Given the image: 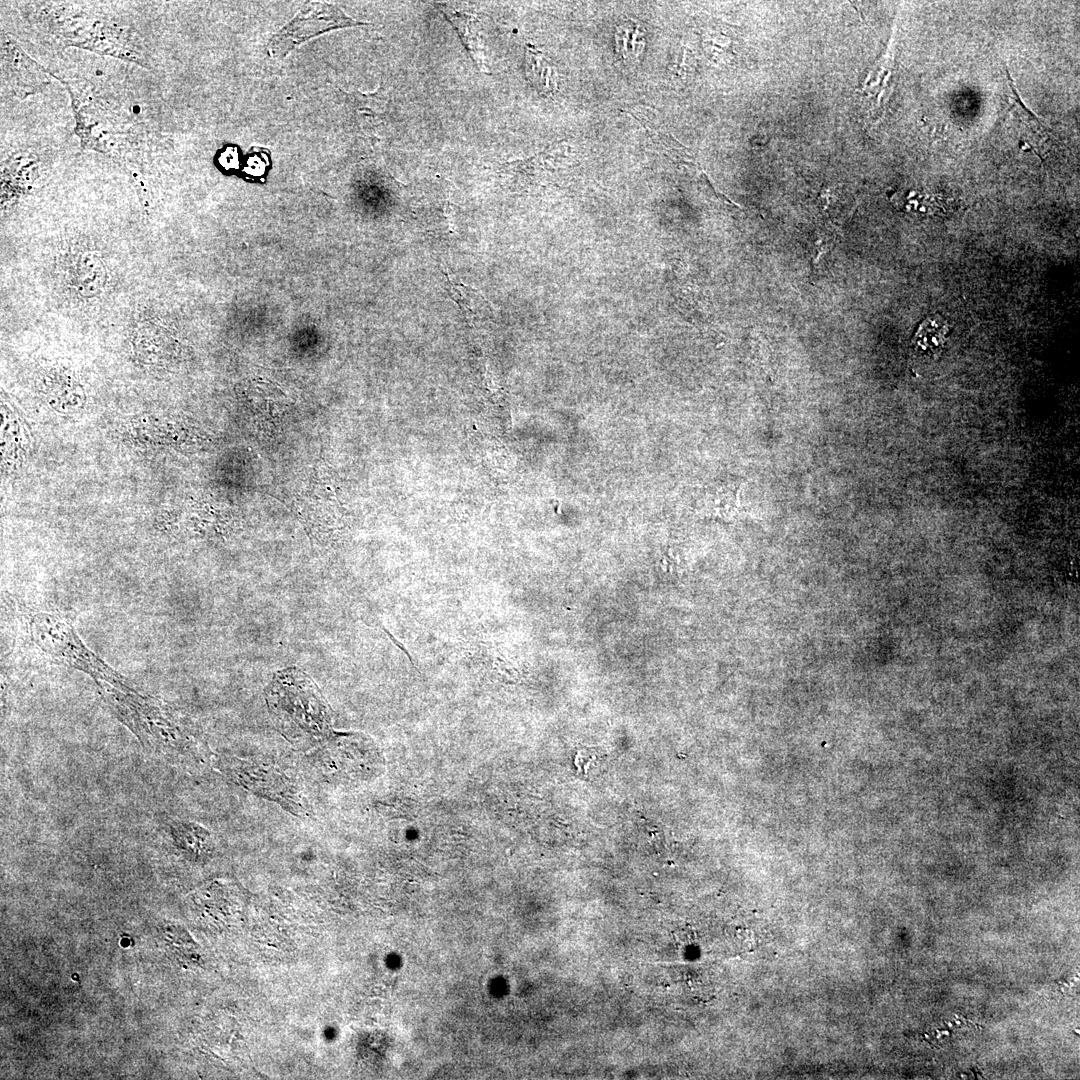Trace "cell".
Here are the masks:
<instances>
[{"label":"cell","mask_w":1080,"mask_h":1080,"mask_svg":"<svg viewBox=\"0 0 1080 1080\" xmlns=\"http://www.w3.org/2000/svg\"><path fill=\"white\" fill-rule=\"evenodd\" d=\"M96 684L111 712L149 752L175 757L190 749L192 736L164 702L142 694L131 684L125 687L103 681Z\"/></svg>","instance_id":"obj_1"},{"label":"cell","mask_w":1080,"mask_h":1080,"mask_svg":"<svg viewBox=\"0 0 1080 1080\" xmlns=\"http://www.w3.org/2000/svg\"><path fill=\"white\" fill-rule=\"evenodd\" d=\"M29 627L34 643L55 661L87 674L95 682L103 681L116 687L130 684L95 654L62 616L36 611L30 616Z\"/></svg>","instance_id":"obj_2"},{"label":"cell","mask_w":1080,"mask_h":1080,"mask_svg":"<svg viewBox=\"0 0 1080 1080\" xmlns=\"http://www.w3.org/2000/svg\"><path fill=\"white\" fill-rule=\"evenodd\" d=\"M366 24L349 17L336 5L308 2L292 21L272 36L268 53L274 58H284L297 45L319 34Z\"/></svg>","instance_id":"obj_3"},{"label":"cell","mask_w":1080,"mask_h":1080,"mask_svg":"<svg viewBox=\"0 0 1080 1080\" xmlns=\"http://www.w3.org/2000/svg\"><path fill=\"white\" fill-rule=\"evenodd\" d=\"M624 111L641 123L654 144L666 157L685 165L698 166L695 155L666 129L658 116L650 109L635 106Z\"/></svg>","instance_id":"obj_4"},{"label":"cell","mask_w":1080,"mask_h":1080,"mask_svg":"<svg viewBox=\"0 0 1080 1080\" xmlns=\"http://www.w3.org/2000/svg\"><path fill=\"white\" fill-rule=\"evenodd\" d=\"M438 8L456 30L474 65L481 72L487 73L488 67L485 63L484 47L477 19L472 15L447 6H439Z\"/></svg>","instance_id":"obj_5"},{"label":"cell","mask_w":1080,"mask_h":1080,"mask_svg":"<svg viewBox=\"0 0 1080 1080\" xmlns=\"http://www.w3.org/2000/svg\"><path fill=\"white\" fill-rule=\"evenodd\" d=\"M445 290L457 304L464 320L472 325L483 324L493 317V310L487 299L476 289L462 283L453 282L445 274Z\"/></svg>","instance_id":"obj_6"},{"label":"cell","mask_w":1080,"mask_h":1080,"mask_svg":"<svg viewBox=\"0 0 1080 1080\" xmlns=\"http://www.w3.org/2000/svg\"><path fill=\"white\" fill-rule=\"evenodd\" d=\"M169 832L177 848L192 856L206 855L213 848L211 834L200 825L173 822Z\"/></svg>","instance_id":"obj_7"},{"label":"cell","mask_w":1080,"mask_h":1080,"mask_svg":"<svg viewBox=\"0 0 1080 1080\" xmlns=\"http://www.w3.org/2000/svg\"><path fill=\"white\" fill-rule=\"evenodd\" d=\"M526 75L534 88L542 94L550 95L557 88V74L551 61L532 46L526 47Z\"/></svg>","instance_id":"obj_8"},{"label":"cell","mask_w":1080,"mask_h":1080,"mask_svg":"<svg viewBox=\"0 0 1080 1080\" xmlns=\"http://www.w3.org/2000/svg\"><path fill=\"white\" fill-rule=\"evenodd\" d=\"M642 30L638 24L619 26L615 32L616 50L623 58L636 57L643 48Z\"/></svg>","instance_id":"obj_9"}]
</instances>
